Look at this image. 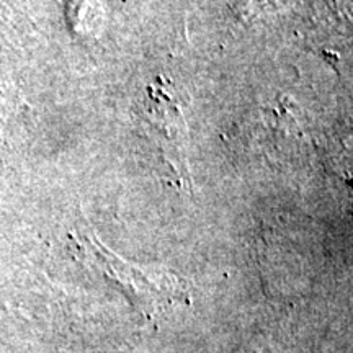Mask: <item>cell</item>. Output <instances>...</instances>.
I'll return each mask as SVG.
<instances>
[{
	"instance_id": "6da1fadb",
	"label": "cell",
	"mask_w": 353,
	"mask_h": 353,
	"mask_svg": "<svg viewBox=\"0 0 353 353\" xmlns=\"http://www.w3.org/2000/svg\"><path fill=\"white\" fill-rule=\"evenodd\" d=\"M161 85L149 87V123L161 130V144L164 152V162L169 164L176 175L179 185L190 183L192 187V175L187 167V154H185V123L180 113L179 105L167 94L165 88H162V81L159 79Z\"/></svg>"
}]
</instances>
